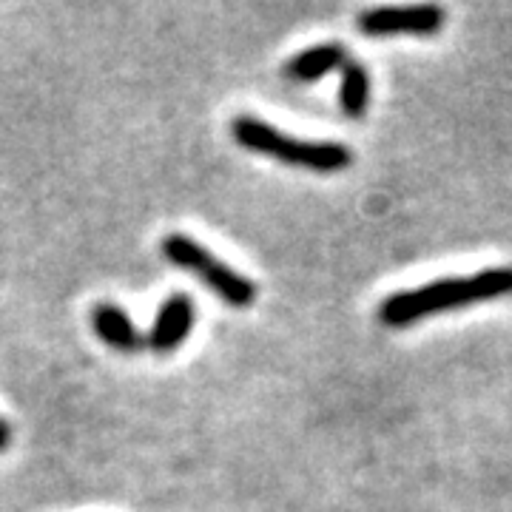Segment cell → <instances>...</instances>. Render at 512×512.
Wrapping results in <instances>:
<instances>
[{"label":"cell","instance_id":"3957f363","mask_svg":"<svg viewBox=\"0 0 512 512\" xmlns=\"http://www.w3.org/2000/svg\"><path fill=\"white\" fill-rule=\"evenodd\" d=\"M163 256L180 271H188L191 276H197L202 285H208L214 296L225 302L228 308H251L256 302V282H251L248 276H242L237 268L225 265L222 259L211 254V248H205L202 242H197L188 234H168L160 245Z\"/></svg>","mask_w":512,"mask_h":512},{"label":"cell","instance_id":"ba28073f","mask_svg":"<svg viewBox=\"0 0 512 512\" xmlns=\"http://www.w3.org/2000/svg\"><path fill=\"white\" fill-rule=\"evenodd\" d=\"M342 83H339V106L348 114L350 120H362L370 109V72L365 63L353 60L339 69Z\"/></svg>","mask_w":512,"mask_h":512},{"label":"cell","instance_id":"7a4b0ae2","mask_svg":"<svg viewBox=\"0 0 512 512\" xmlns=\"http://www.w3.org/2000/svg\"><path fill=\"white\" fill-rule=\"evenodd\" d=\"M231 134H234L237 146H242L245 151L265 154V157H274L276 163L316 171V174H336V171L350 168V163H353V151L348 146H342V143L296 140L291 134H285L271 123L251 117V114L234 117Z\"/></svg>","mask_w":512,"mask_h":512},{"label":"cell","instance_id":"5b68a950","mask_svg":"<svg viewBox=\"0 0 512 512\" xmlns=\"http://www.w3.org/2000/svg\"><path fill=\"white\" fill-rule=\"evenodd\" d=\"M197 325V305L188 293H171L154 313V322L146 333V348L157 356H168L188 342Z\"/></svg>","mask_w":512,"mask_h":512},{"label":"cell","instance_id":"6da1fadb","mask_svg":"<svg viewBox=\"0 0 512 512\" xmlns=\"http://www.w3.org/2000/svg\"><path fill=\"white\" fill-rule=\"evenodd\" d=\"M512 293V268H487L461 279H439L413 291H399L379 305V322L387 328H407L430 313L470 308Z\"/></svg>","mask_w":512,"mask_h":512},{"label":"cell","instance_id":"8992f818","mask_svg":"<svg viewBox=\"0 0 512 512\" xmlns=\"http://www.w3.org/2000/svg\"><path fill=\"white\" fill-rule=\"evenodd\" d=\"M92 328L97 339L106 348L117 350V353H140L146 348V336L134 325V319L128 316L126 308L114 305V302H100L92 311Z\"/></svg>","mask_w":512,"mask_h":512},{"label":"cell","instance_id":"277c9868","mask_svg":"<svg viewBox=\"0 0 512 512\" xmlns=\"http://www.w3.org/2000/svg\"><path fill=\"white\" fill-rule=\"evenodd\" d=\"M441 6H382L359 15V32L367 37L436 35L444 26Z\"/></svg>","mask_w":512,"mask_h":512},{"label":"cell","instance_id":"9c48e42d","mask_svg":"<svg viewBox=\"0 0 512 512\" xmlns=\"http://www.w3.org/2000/svg\"><path fill=\"white\" fill-rule=\"evenodd\" d=\"M9 444H12V424H9V421L0 416V453H3V450H6Z\"/></svg>","mask_w":512,"mask_h":512},{"label":"cell","instance_id":"52a82bcc","mask_svg":"<svg viewBox=\"0 0 512 512\" xmlns=\"http://www.w3.org/2000/svg\"><path fill=\"white\" fill-rule=\"evenodd\" d=\"M348 60V49H345L342 43L330 40V43H316L311 49L293 55L291 60L285 63L282 74H285L288 80H293V83H316L319 77H325V74H330L333 69H342Z\"/></svg>","mask_w":512,"mask_h":512}]
</instances>
